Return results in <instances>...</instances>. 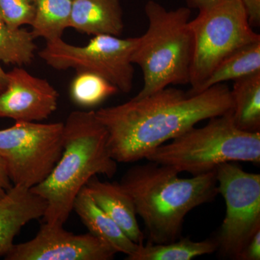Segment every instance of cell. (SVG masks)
Returning a JSON list of instances; mask_svg holds the SVG:
<instances>
[{"label": "cell", "instance_id": "cell-26", "mask_svg": "<svg viewBox=\"0 0 260 260\" xmlns=\"http://www.w3.org/2000/svg\"><path fill=\"white\" fill-rule=\"evenodd\" d=\"M224 0H186L189 9L200 10L223 2Z\"/></svg>", "mask_w": 260, "mask_h": 260}, {"label": "cell", "instance_id": "cell-20", "mask_svg": "<svg viewBox=\"0 0 260 260\" xmlns=\"http://www.w3.org/2000/svg\"><path fill=\"white\" fill-rule=\"evenodd\" d=\"M31 32L10 26L0 17V62L7 64H30L37 46Z\"/></svg>", "mask_w": 260, "mask_h": 260}, {"label": "cell", "instance_id": "cell-4", "mask_svg": "<svg viewBox=\"0 0 260 260\" xmlns=\"http://www.w3.org/2000/svg\"><path fill=\"white\" fill-rule=\"evenodd\" d=\"M148 28L135 47L132 61L143 71L144 85L137 98L146 96L171 85L190 82L194 39L191 9L168 10L154 0L145 6Z\"/></svg>", "mask_w": 260, "mask_h": 260}, {"label": "cell", "instance_id": "cell-9", "mask_svg": "<svg viewBox=\"0 0 260 260\" xmlns=\"http://www.w3.org/2000/svg\"><path fill=\"white\" fill-rule=\"evenodd\" d=\"M218 192L226 205L219 232L218 249L223 257L238 259L246 244L260 230V175L246 172L235 162L215 169Z\"/></svg>", "mask_w": 260, "mask_h": 260}, {"label": "cell", "instance_id": "cell-17", "mask_svg": "<svg viewBox=\"0 0 260 260\" xmlns=\"http://www.w3.org/2000/svg\"><path fill=\"white\" fill-rule=\"evenodd\" d=\"M259 72L260 41H256L240 48L223 59L202 84L196 94L218 84L229 80L235 81Z\"/></svg>", "mask_w": 260, "mask_h": 260}, {"label": "cell", "instance_id": "cell-23", "mask_svg": "<svg viewBox=\"0 0 260 260\" xmlns=\"http://www.w3.org/2000/svg\"><path fill=\"white\" fill-rule=\"evenodd\" d=\"M240 260L260 259V230L257 231L248 242L239 256Z\"/></svg>", "mask_w": 260, "mask_h": 260}, {"label": "cell", "instance_id": "cell-27", "mask_svg": "<svg viewBox=\"0 0 260 260\" xmlns=\"http://www.w3.org/2000/svg\"><path fill=\"white\" fill-rule=\"evenodd\" d=\"M8 73L5 72L0 65V94L6 89L8 85Z\"/></svg>", "mask_w": 260, "mask_h": 260}, {"label": "cell", "instance_id": "cell-13", "mask_svg": "<svg viewBox=\"0 0 260 260\" xmlns=\"http://www.w3.org/2000/svg\"><path fill=\"white\" fill-rule=\"evenodd\" d=\"M85 186L95 203L126 235L135 244H143L144 235L137 220L134 203L120 183L102 181L94 176Z\"/></svg>", "mask_w": 260, "mask_h": 260}, {"label": "cell", "instance_id": "cell-1", "mask_svg": "<svg viewBox=\"0 0 260 260\" xmlns=\"http://www.w3.org/2000/svg\"><path fill=\"white\" fill-rule=\"evenodd\" d=\"M232 109L231 90L223 83L189 95L167 88L95 112L108 133V145L116 162H132L166 142L194 127L200 121Z\"/></svg>", "mask_w": 260, "mask_h": 260}, {"label": "cell", "instance_id": "cell-7", "mask_svg": "<svg viewBox=\"0 0 260 260\" xmlns=\"http://www.w3.org/2000/svg\"><path fill=\"white\" fill-rule=\"evenodd\" d=\"M64 123L15 121L0 129V157L13 185L30 188L47 179L63 150Z\"/></svg>", "mask_w": 260, "mask_h": 260}, {"label": "cell", "instance_id": "cell-21", "mask_svg": "<svg viewBox=\"0 0 260 260\" xmlns=\"http://www.w3.org/2000/svg\"><path fill=\"white\" fill-rule=\"evenodd\" d=\"M119 91L105 78L90 72H78L70 87L72 102L78 107L92 108Z\"/></svg>", "mask_w": 260, "mask_h": 260}, {"label": "cell", "instance_id": "cell-16", "mask_svg": "<svg viewBox=\"0 0 260 260\" xmlns=\"http://www.w3.org/2000/svg\"><path fill=\"white\" fill-rule=\"evenodd\" d=\"M231 95L235 125L243 131L260 132V72L235 80Z\"/></svg>", "mask_w": 260, "mask_h": 260}, {"label": "cell", "instance_id": "cell-18", "mask_svg": "<svg viewBox=\"0 0 260 260\" xmlns=\"http://www.w3.org/2000/svg\"><path fill=\"white\" fill-rule=\"evenodd\" d=\"M218 249L216 239L193 242L184 238L167 244H155L149 242L140 244L127 260H190L198 256L209 254Z\"/></svg>", "mask_w": 260, "mask_h": 260}, {"label": "cell", "instance_id": "cell-12", "mask_svg": "<svg viewBox=\"0 0 260 260\" xmlns=\"http://www.w3.org/2000/svg\"><path fill=\"white\" fill-rule=\"evenodd\" d=\"M47 202L30 189L13 185L0 199V256L14 245V239L24 225L42 218Z\"/></svg>", "mask_w": 260, "mask_h": 260}, {"label": "cell", "instance_id": "cell-25", "mask_svg": "<svg viewBox=\"0 0 260 260\" xmlns=\"http://www.w3.org/2000/svg\"><path fill=\"white\" fill-rule=\"evenodd\" d=\"M13 186L5 162L0 157V199L5 197L8 191Z\"/></svg>", "mask_w": 260, "mask_h": 260}, {"label": "cell", "instance_id": "cell-8", "mask_svg": "<svg viewBox=\"0 0 260 260\" xmlns=\"http://www.w3.org/2000/svg\"><path fill=\"white\" fill-rule=\"evenodd\" d=\"M138 37L121 39L112 35L94 37L87 45H71L61 39L47 42L39 55L51 68H70L95 73L127 93L133 88L134 67L132 56Z\"/></svg>", "mask_w": 260, "mask_h": 260}, {"label": "cell", "instance_id": "cell-14", "mask_svg": "<svg viewBox=\"0 0 260 260\" xmlns=\"http://www.w3.org/2000/svg\"><path fill=\"white\" fill-rule=\"evenodd\" d=\"M124 27L119 0H73L70 28L93 37H119Z\"/></svg>", "mask_w": 260, "mask_h": 260}, {"label": "cell", "instance_id": "cell-19", "mask_svg": "<svg viewBox=\"0 0 260 260\" xmlns=\"http://www.w3.org/2000/svg\"><path fill=\"white\" fill-rule=\"evenodd\" d=\"M35 17L31 26L34 39L47 42L61 39L65 29L70 28L73 0H32Z\"/></svg>", "mask_w": 260, "mask_h": 260}, {"label": "cell", "instance_id": "cell-6", "mask_svg": "<svg viewBox=\"0 0 260 260\" xmlns=\"http://www.w3.org/2000/svg\"><path fill=\"white\" fill-rule=\"evenodd\" d=\"M194 53L191 63V89L194 95L218 65L244 46L260 41L253 30L242 0L223 2L199 10L189 21Z\"/></svg>", "mask_w": 260, "mask_h": 260}, {"label": "cell", "instance_id": "cell-24", "mask_svg": "<svg viewBox=\"0 0 260 260\" xmlns=\"http://www.w3.org/2000/svg\"><path fill=\"white\" fill-rule=\"evenodd\" d=\"M251 26L260 25V0H242Z\"/></svg>", "mask_w": 260, "mask_h": 260}, {"label": "cell", "instance_id": "cell-2", "mask_svg": "<svg viewBox=\"0 0 260 260\" xmlns=\"http://www.w3.org/2000/svg\"><path fill=\"white\" fill-rule=\"evenodd\" d=\"M179 174L174 168L150 161L130 168L119 182L133 199L152 244L177 240L186 215L219 194L215 170L189 179Z\"/></svg>", "mask_w": 260, "mask_h": 260}, {"label": "cell", "instance_id": "cell-22", "mask_svg": "<svg viewBox=\"0 0 260 260\" xmlns=\"http://www.w3.org/2000/svg\"><path fill=\"white\" fill-rule=\"evenodd\" d=\"M0 17L10 26L31 25L35 17L32 0H0Z\"/></svg>", "mask_w": 260, "mask_h": 260}, {"label": "cell", "instance_id": "cell-15", "mask_svg": "<svg viewBox=\"0 0 260 260\" xmlns=\"http://www.w3.org/2000/svg\"><path fill=\"white\" fill-rule=\"evenodd\" d=\"M73 210L78 214L89 233L115 253L131 255L138 249L119 225L95 203L86 186L75 198Z\"/></svg>", "mask_w": 260, "mask_h": 260}, {"label": "cell", "instance_id": "cell-10", "mask_svg": "<svg viewBox=\"0 0 260 260\" xmlns=\"http://www.w3.org/2000/svg\"><path fill=\"white\" fill-rule=\"evenodd\" d=\"M116 253L90 233L75 234L46 223L31 240L14 244L6 260H110Z\"/></svg>", "mask_w": 260, "mask_h": 260}, {"label": "cell", "instance_id": "cell-5", "mask_svg": "<svg viewBox=\"0 0 260 260\" xmlns=\"http://www.w3.org/2000/svg\"><path fill=\"white\" fill-rule=\"evenodd\" d=\"M168 144L147 154L148 161L174 168L193 176L213 172L229 162L260 164V132L239 129L232 111L210 119L201 128H191Z\"/></svg>", "mask_w": 260, "mask_h": 260}, {"label": "cell", "instance_id": "cell-3", "mask_svg": "<svg viewBox=\"0 0 260 260\" xmlns=\"http://www.w3.org/2000/svg\"><path fill=\"white\" fill-rule=\"evenodd\" d=\"M117 171L108 145V133L95 112L75 111L64 123L63 150L45 180L30 190L47 202L46 223L64 225L75 198L98 174L112 178Z\"/></svg>", "mask_w": 260, "mask_h": 260}, {"label": "cell", "instance_id": "cell-11", "mask_svg": "<svg viewBox=\"0 0 260 260\" xmlns=\"http://www.w3.org/2000/svg\"><path fill=\"white\" fill-rule=\"evenodd\" d=\"M8 79L6 89L0 94V118L42 121L57 109L59 93L47 80L17 67L8 72Z\"/></svg>", "mask_w": 260, "mask_h": 260}]
</instances>
